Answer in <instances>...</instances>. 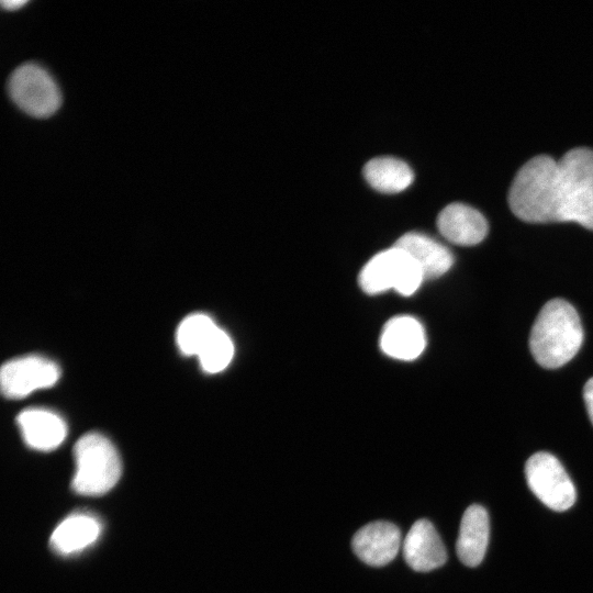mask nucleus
I'll return each instance as SVG.
<instances>
[{"label":"nucleus","instance_id":"nucleus-13","mask_svg":"<svg viewBox=\"0 0 593 593\" xmlns=\"http://www.w3.org/2000/svg\"><path fill=\"white\" fill-rule=\"evenodd\" d=\"M23 439L38 450H52L65 439L67 427L63 418L46 409H27L18 416Z\"/></svg>","mask_w":593,"mask_h":593},{"label":"nucleus","instance_id":"nucleus-12","mask_svg":"<svg viewBox=\"0 0 593 593\" xmlns=\"http://www.w3.org/2000/svg\"><path fill=\"white\" fill-rule=\"evenodd\" d=\"M490 535L489 515L481 505L469 506L461 518L456 551L467 567H477L483 560Z\"/></svg>","mask_w":593,"mask_h":593},{"label":"nucleus","instance_id":"nucleus-8","mask_svg":"<svg viewBox=\"0 0 593 593\" xmlns=\"http://www.w3.org/2000/svg\"><path fill=\"white\" fill-rule=\"evenodd\" d=\"M351 546L356 556L365 563L383 567L398 555L401 532L390 522H371L354 535Z\"/></svg>","mask_w":593,"mask_h":593},{"label":"nucleus","instance_id":"nucleus-5","mask_svg":"<svg viewBox=\"0 0 593 593\" xmlns=\"http://www.w3.org/2000/svg\"><path fill=\"white\" fill-rule=\"evenodd\" d=\"M8 93L26 114L46 118L60 104L59 89L52 76L40 65L24 63L9 76Z\"/></svg>","mask_w":593,"mask_h":593},{"label":"nucleus","instance_id":"nucleus-17","mask_svg":"<svg viewBox=\"0 0 593 593\" xmlns=\"http://www.w3.org/2000/svg\"><path fill=\"white\" fill-rule=\"evenodd\" d=\"M219 327L213 320L201 313L187 316L177 329V343L187 355H199Z\"/></svg>","mask_w":593,"mask_h":593},{"label":"nucleus","instance_id":"nucleus-6","mask_svg":"<svg viewBox=\"0 0 593 593\" xmlns=\"http://www.w3.org/2000/svg\"><path fill=\"white\" fill-rule=\"evenodd\" d=\"M525 475L532 492L550 510L562 512L574 504L573 482L553 455L539 451L530 456Z\"/></svg>","mask_w":593,"mask_h":593},{"label":"nucleus","instance_id":"nucleus-18","mask_svg":"<svg viewBox=\"0 0 593 593\" xmlns=\"http://www.w3.org/2000/svg\"><path fill=\"white\" fill-rule=\"evenodd\" d=\"M233 355L234 346L230 336L219 327L198 357L203 370L216 373L228 366Z\"/></svg>","mask_w":593,"mask_h":593},{"label":"nucleus","instance_id":"nucleus-19","mask_svg":"<svg viewBox=\"0 0 593 593\" xmlns=\"http://www.w3.org/2000/svg\"><path fill=\"white\" fill-rule=\"evenodd\" d=\"M583 399L588 415L593 424V377L586 381L583 388Z\"/></svg>","mask_w":593,"mask_h":593},{"label":"nucleus","instance_id":"nucleus-9","mask_svg":"<svg viewBox=\"0 0 593 593\" xmlns=\"http://www.w3.org/2000/svg\"><path fill=\"white\" fill-rule=\"evenodd\" d=\"M402 550L405 562L417 572L437 569L447 560V551L440 536L434 525L425 518L412 525L403 540Z\"/></svg>","mask_w":593,"mask_h":593},{"label":"nucleus","instance_id":"nucleus-2","mask_svg":"<svg viewBox=\"0 0 593 593\" xmlns=\"http://www.w3.org/2000/svg\"><path fill=\"white\" fill-rule=\"evenodd\" d=\"M582 342L583 328L575 309L563 299H552L535 320L529 348L537 363L555 369L570 361Z\"/></svg>","mask_w":593,"mask_h":593},{"label":"nucleus","instance_id":"nucleus-10","mask_svg":"<svg viewBox=\"0 0 593 593\" xmlns=\"http://www.w3.org/2000/svg\"><path fill=\"white\" fill-rule=\"evenodd\" d=\"M437 228L449 242L471 246L485 238L489 225L485 217L478 210L455 202L440 211L437 217Z\"/></svg>","mask_w":593,"mask_h":593},{"label":"nucleus","instance_id":"nucleus-11","mask_svg":"<svg viewBox=\"0 0 593 593\" xmlns=\"http://www.w3.org/2000/svg\"><path fill=\"white\" fill-rule=\"evenodd\" d=\"M426 345L423 325L407 315L391 318L383 327L380 346L384 354L400 360H413Z\"/></svg>","mask_w":593,"mask_h":593},{"label":"nucleus","instance_id":"nucleus-15","mask_svg":"<svg viewBox=\"0 0 593 593\" xmlns=\"http://www.w3.org/2000/svg\"><path fill=\"white\" fill-rule=\"evenodd\" d=\"M100 530L101 525L94 517L88 514H74L65 518L53 532L51 546L58 553H74L94 542Z\"/></svg>","mask_w":593,"mask_h":593},{"label":"nucleus","instance_id":"nucleus-7","mask_svg":"<svg viewBox=\"0 0 593 593\" xmlns=\"http://www.w3.org/2000/svg\"><path fill=\"white\" fill-rule=\"evenodd\" d=\"M59 373L58 366L44 357L15 358L1 368V389L7 398L20 399L37 389L53 385Z\"/></svg>","mask_w":593,"mask_h":593},{"label":"nucleus","instance_id":"nucleus-16","mask_svg":"<svg viewBox=\"0 0 593 593\" xmlns=\"http://www.w3.org/2000/svg\"><path fill=\"white\" fill-rule=\"evenodd\" d=\"M362 174L373 189L384 193L403 191L414 180V174L406 163L388 156L369 160Z\"/></svg>","mask_w":593,"mask_h":593},{"label":"nucleus","instance_id":"nucleus-4","mask_svg":"<svg viewBox=\"0 0 593 593\" xmlns=\"http://www.w3.org/2000/svg\"><path fill=\"white\" fill-rule=\"evenodd\" d=\"M425 279L421 267L403 249L392 246L374 255L359 273V286L368 294L394 289L401 295L413 294Z\"/></svg>","mask_w":593,"mask_h":593},{"label":"nucleus","instance_id":"nucleus-3","mask_svg":"<svg viewBox=\"0 0 593 593\" xmlns=\"http://www.w3.org/2000/svg\"><path fill=\"white\" fill-rule=\"evenodd\" d=\"M76 471L72 489L82 495L97 496L110 491L121 475V460L112 443L98 433H89L74 447Z\"/></svg>","mask_w":593,"mask_h":593},{"label":"nucleus","instance_id":"nucleus-1","mask_svg":"<svg viewBox=\"0 0 593 593\" xmlns=\"http://www.w3.org/2000/svg\"><path fill=\"white\" fill-rule=\"evenodd\" d=\"M508 205L527 223L575 222L593 231V149L533 157L514 177Z\"/></svg>","mask_w":593,"mask_h":593},{"label":"nucleus","instance_id":"nucleus-14","mask_svg":"<svg viewBox=\"0 0 593 593\" xmlns=\"http://www.w3.org/2000/svg\"><path fill=\"white\" fill-rule=\"evenodd\" d=\"M393 246L406 251L427 279L443 276L454 264L452 254L448 248L422 233H406Z\"/></svg>","mask_w":593,"mask_h":593},{"label":"nucleus","instance_id":"nucleus-20","mask_svg":"<svg viewBox=\"0 0 593 593\" xmlns=\"http://www.w3.org/2000/svg\"><path fill=\"white\" fill-rule=\"evenodd\" d=\"M25 3L26 1L24 0H2L1 1L2 8L7 10H13V9L20 8Z\"/></svg>","mask_w":593,"mask_h":593}]
</instances>
